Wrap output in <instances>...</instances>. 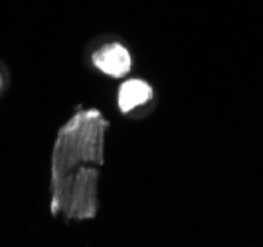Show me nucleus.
Wrapping results in <instances>:
<instances>
[{
	"label": "nucleus",
	"mask_w": 263,
	"mask_h": 247,
	"mask_svg": "<svg viewBox=\"0 0 263 247\" xmlns=\"http://www.w3.org/2000/svg\"><path fill=\"white\" fill-rule=\"evenodd\" d=\"M153 97V89L146 81L141 79H129L119 89V109L123 113H129L135 107L145 105Z\"/></svg>",
	"instance_id": "obj_3"
},
{
	"label": "nucleus",
	"mask_w": 263,
	"mask_h": 247,
	"mask_svg": "<svg viewBox=\"0 0 263 247\" xmlns=\"http://www.w3.org/2000/svg\"><path fill=\"white\" fill-rule=\"evenodd\" d=\"M93 64L99 71H103L107 75L121 78V75H127L131 69V53L127 52L125 46L113 42L93 53Z\"/></svg>",
	"instance_id": "obj_2"
},
{
	"label": "nucleus",
	"mask_w": 263,
	"mask_h": 247,
	"mask_svg": "<svg viewBox=\"0 0 263 247\" xmlns=\"http://www.w3.org/2000/svg\"><path fill=\"white\" fill-rule=\"evenodd\" d=\"M107 119L79 111L58 130L52 155V214L91 220L97 212V168L103 166Z\"/></svg>",
	"instance_id": "obj_1"
}]
</instances>
